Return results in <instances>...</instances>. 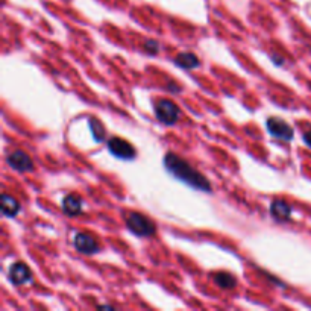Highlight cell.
<instances>
[{
  "instance_id": "3957f363",
  "label": "cell",
  "mask_w": 311,
  "mask_h": 311,
  "mask_svg": "<svg viewBox=\"0 0 311 311\" xmlns=\"http://www.w3.org/2000/svg\"><path fill=\"white\" fill-rule=\"evenodd\" d=\"M155 116L157 119L166 125V126H173L181 116V110L178 108V105L169 99H161L155 103Z\"/></svg>"
},
{
  "instance_id": "9c48e42d",
  "label": "cell",
  "mask_w": 311,
  "mask_h": 311,
  "mask_svg": "<svg viewBox=\"0 0 311 311\" xmlns=\"http://www.w3.org/2000/svg\"><path fill=\"white\" fill-rule=\"evenodd\" d=\"M62 211L67 216H77L82 213V197L76 193L67 194L62 199Z\"/></svg>"
},
{
  "instance_id": "7c38bea8",
  "label": "cell",
  "mask_w": 311,
  "mask_h": 311,
  "mask_svg": "<svg viewBox=\"0 0 311 311\" xmlns=\"http://www.w3.org/2000/svg\"><path fill=\"white\" fill-rule=\"evenodd\" d=\"M175 64L185 68V70H193V68H197L200 61L199 58L194 55V53H190V52H185V53H179L176 58H175Z\"/></svg>"
},
{
  "instance_id": "4fadbf2b",
  "label": "cell",
  "mask_w": 311,
  "mask_h": 311,
  "mask_svg": "<svg viewBox=\"0 0 311 311\" xmlns=\"http://www.w3.org/2000/svg\"><path fill=\"white\" fill-rule=\"evenodd\" d=\"M214 281L219 287L225 288V290H231V288H234L237 285V279L234 275H231L228 272H219L214 275Z\"/></svg>"
},
{
  "instance_id": "6da1fadb",
  "label": "cell",
  "mask_w": 311,
  "mask_h": 311,
  "mask_svg": "<svg viewBox=\"0 0 311 311\" xmlns=\"http://www.w3.org/2000/svg\"><path fill=\"white\" fill-rule=\"evenodd\" d=\"M164 167L172 176H175L181 182L187 184L188 187L199 190V191H203V193H211L210 181L202 173H199L196 169H193L185 160L178 157L176 153H172V152L166 153Z\"/></svg>"
},
{
  "instance_id": "ac0fdd59",
  "label": "cell",
  "mask_w": 311,
  "mask_h": 311,
  "mask_svg": "<svg viewBox=\"0 0 311 311\" xmlns=\"http://www.w3.org/2000/svg\"><path fill=\"white\" fill-rule=\"evenodd\" d=\"M100 308H110V309H113V306H111V305H100Z\"/></svg>"
},
{
  "instance_id": "8992f818",
  "label": "cell",
  "mask_w": 311,
  "mask_h": 311,
  "mask_svg": "<svg viewBox=\"0 0 311 311\" xmlns=\"http://www.w3.org/2000/svg\"><path fill=\"white\" fill-rule=\"evenodd\" d=\"M7 163L11 169L17 170L20 173H26V172L34 170V161L29 157V153H26L25 150H14V152L8 153Z\"/></svg>"
},
{
  "instance_id": "52a82bcc",
  "label": "cell",
  "mask_w": 311,
  "mask_h": 311,
  "mask_svg": "<svg viewBox=\"0 0 311 311\" xmlns=\"http://www.w3.org/2000/svg\"><path fill=\"white\" fill-rule=\"evenodd\" d=\"M73 245H74V249L79 252V254H85V255H93V254H97L100 246L97 243V240L90 236V234H85V232H79V234L74 236V240H73Z\"/></svg>"
},
{
  "instance_id": "2e32d148",
  "label": "cell",
  "mask_w": 311,
  "mask_h": 311,
  "mask_svg": "<svg viewBox=\"0 0 311 311\" xmlns=\"http://www.w3.org/2000/svg\"><path fill=\"white\" fill-rule=\"evenodd\" d=\"M302 140H303V143L311 149V129H306V131L302 134Z\"/></svg>"
},
{
  "instance_id": "5b68a950",
  "label": "cell",
  "mask_w": 311,
  "mask_h": 311,
  "mask_svg": "<svg viewBox=\"0 0 311 311\" xmlns=\"http://www.w3.org/2000/svg\"><path fill=\"white\" fill-rule=\"evenodd\" d=\"M266 128L269 131V134L278 140H282V141H291L293 137H294V132L291 129V126L282 120V119H278V117H269L267 122H266Z\"/></svg>"
},
{
  "instance_id": "e0dca14e",
  "label": "cell",
  "mask_w": 311,
  "mask_h": 311,
  "mask_svg": "<svg viewBox=\"0 0 311 311\" xmlns=\"http://www.w3.org/2000/svg\"><path fill=\"white\" fill-rule=\"evenodd\" d=\"M169 88H172L175 93H178V91H179V87H178V85H175V84H170V85H169Z\"/></svg>"
},
{
  "instance_id": "277c9868",
  "label": "cell",
  "mask_w": 311,
  "mask_h": 311,
  "mask_svg": "<svg viewBox=\"0 0 311 311\" xmlns=\"http://www.w3.org/2000/svg\"><path fill=\"white\" fill-rule=\"evenodd\" d=\"M108 150L113 157L120 158V160H126V161L134 160L135 155H137L134 146L129 141L119 138V137H113L108 140Z\"/></svg>"
},
{
  "instance_id": "9a60e30c",
  "label": "cell",
  "mask_w": 311,
  "mask_h": 311,
  "mask_svg": "<svg viewBox=\"0 0 311 311\" xmlns=\"http://www.w3.org/2000/svg\"><path fill=\"white\" fill-rule=\"evenodd\" d=\"M144 50L150 55H155V53H158L160 50V46H158V41H155V40H147L144 43Z\"/></svg>"
},
{
  "instance_id": "5bb4252c",
  "label": "cell",
  "mask_w": 311,
  "mask_h": 311,
  "mask_svg": "<svg viewBox=\"0 0 311 311\" xmlns=\"http://www.w3.org/2000/svg\"><path fill=\"white\" fill-rule=\"evenodd\" d=\"M88 125H90V131L93 134V138L97 141V143H102L105 138H107V131L102 125L100 120L94 119V117H90L88 119Z\"/></svg>"
},
{
  "instance_id": "30bf717a",
  "label": "cell",
  "mask_w": 311,
  "mask_h": 311,
  "mask_svg": "<svg viewBox=\"0 0 311 311\" xmlns=\"http://www.w3.org/2000/svg\"><path fill=\"white\" fill-rule=\"evenodd\" d=\"M270 214L278 222L290 220L291 217V206L284 200H273L270 205Z\"/></svg>"
},
{
  "instance_id": "8fae6325",
  "label": "cell",
  "mask_w": 311,
  "mask_h": 311,
  "mask_svg": "<svg viewBox=\"0 0 311 311\" xmlns=\"http://www.w3.org/2000/svg\"><path fill=\"white\" fill-rule=\"evenodd\" d=\"M20 211V203L19 200L8 194V193H4L2 194V213L5 217H16Z\"/></svg>"
},
{
  "instance_id": "ba28073f",
  "label": "cell",
  "mask_w": 311,
  "mask_h": 311,
  "mask_svg": "<svg viewBox=\"0 0 311 311\" xmlns=\"http://www.w3.org/2000/svg\"><path fill=\"white\" fill-rule=\"evenodd\" d=\"M32 279V272L25 263H14L10 269V281L14 285H23Z\"/></svg>"
},
{
  "instance_id": "7a4b0ae2",
  "label": "cell",
  "mask_w": 311,
  "mask_h": 311,
  "mask_svg": "<svg viewBox=\"0 0 311 311\" xmlns=\"http://www.w3.org/2000/svg\"><path fill=\"white\" fill-rule=\"evenodd\" d=\"M126 226L132 234L138 237H150L157 232L155 223L141 213H129L126 216Z\"/></svg>"
}]
</instances>
